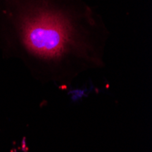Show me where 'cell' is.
Listing matches in <instances>:
<instances>
[{"label":"cell","mask_w":152,"mask_h":152,"mask_svg":"<svg viewBox=\"0 0 152 152\" xmlns=\"http://www.w3.org/2000/svg\"><path fill=\"white\" fill-rule=\"evenodd\" d=\"M110 32L84 0H0V51L41 84L66 88L105 66Z\"/></svg>","instance_id":"obj_1"}]
</instances>
